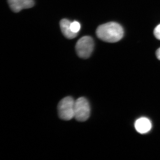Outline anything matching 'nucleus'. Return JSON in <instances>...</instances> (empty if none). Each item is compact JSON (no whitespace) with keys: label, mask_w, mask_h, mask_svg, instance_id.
<instances>
[{"label":"nucleus","mask_w":160,"mask_h":160,"mask_svg":"<svg viewBox=\"0 0 160 160\" xmlns=\"http://www.w3.org/2000/svg\"><path fill=\"white\" fill-rule=\"evenodd\" d=\"M94 48V42L91 37L84 36L80 38L76 45L78 55L83 59L90 57Z\"/></svg>","instance_id":"nucleus-4"},{"label":"nucleus","mask_w":160,"mask_h":160,"mask_svg":"<svg viewBox=\"0 0 160 160\" xmlns=\"http://www.w3.org/2000/svg\"><path fill=\"white\" fill-rule=\"evenodd\" d=\"M135 128L139 133L144 134L151 130L152 124L149 119L146 118H141L136 121Z\"/></svg>","instance_id":"nucleus-6"},{"label":"nucleus","mask_w":160,"mask_h":160,"mask_svg":"<svg viewBox=\"0 0 160 160\" xmlns=\"http://www.w3.org/2000/svg\"><path fill=\"white\" fill-rule=\"evenodd\" d=\"M156 55L157 58H158V59L160 60V48L157 50Z\"/></svg>","instance_id":"nucleus-10"},{"label":"nucleus","mask_w":160,"mask_h":160,"mask_svg":"<svg viewBox=\"0 0 160 160\" xmlns=\"http://www.w3.org/2000/svg\"><path fill=\"white\" fill-rule=\"evenodd\" d=\"M80 28H81V26L78 22L74 21V22H71V29L72 31L73 32L78 33V32L79 31Z\"/></svg>","instance_id":"nucleus-8"},{"label":"nucleus","mask_w":160,"mask_h":160,"mask_svg":"<svg viewBox=\"0 0 160 160\" xmlns=\"http://www.w3.org/2000/svg\"><path fill=\"white\" fill-rule=\"evenodd\" d=\"M90 106L89 101L85 97H80L75 101L74 118L77 121L84 122L90 116Z\"/></svg>","instance_id":"nucleus-3"},{"label":"nucleus","mask_w":160,"mask_h":160,"mask_svg":"<svg viewBox=\"0 0 160 160\" xmlns=\"http://www.w3.org/2000/svg\"><path fill=\"white\" fill-rule=\"evenodd\" d=\"M75 102L74 99L70 96L66 97L60 101L58 110L61 119L69 121L74 118Z\"/></svg>","instance_id":"nucleus-2"},{"label":"nucleus","mask_w":160,"mask_h":160,"mask_svg":"<svg viewBox=\"0 0 160 160\" xmlns=\"http://www.w3.org/2000/svg\"><path fill=\"white\" fill-rule=\"evenodd\" d=\"M97 36L100 39L109 43H115L122 39L124 35L122 27L119 24L110 22L99 26Z\"/></svg>","instance_id":"nucleus-1"},{"label":"nucleus","mask_w":160,"mask_h":160,"mask_svg":"<svg viewBox=\"0 0 160 160\" xmlns=\"http://www.w3.org/2000/svg\"><path fill=\"white\" fill-rule=\"evenodd\" d=\"M8 2L12 10L15 12L32 8L34 5L33 0H8Z\"/></svg>","instance_id":"nucleus-5"},{"label":"nucleus","mask_w":160,"mask_h":160,"mask_svg":"<svg viewBox=\"0 0 160 160\" xmlns=\"http://www.w3.org/2000/svg\"><path fill=\"white\" fill-rule=\"evenodd\" d=\"M154 36L157 39L160 40V24L156 27L153 31Z\"/></svg>","instance_id":"nucleus-9"},{"label":"nucleus","mask_w":160,"mask_h":160,"mask_svg":"<svg viewBox=\"0 0 160 160\" xmlns=\"http://www.w3.org/2000/svg\"><path fill=\"white\" fill-rule=\"evenodd\" d=\"M71 24V22L66 19H63L60 22V27L63 35L69 39L76 37L78 34L72 31Z\"/></svg>","instance_id":"nucleus-7"}]
</instances>
